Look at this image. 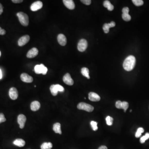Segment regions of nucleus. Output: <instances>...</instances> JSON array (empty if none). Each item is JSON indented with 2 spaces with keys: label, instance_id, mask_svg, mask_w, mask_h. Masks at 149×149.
Returning a JSON list of instances; mask_svg holds the SVG:
<instances>
[{
  "label": "nucleus",
  "instance_id": "1",
  "mask_svg": "<svg viewBox=\"0 0 149 149\" xmlns=\"http://www.w3.org/2000/svg\"><path fill=\"white\" fill-rule=\"evenodd\" d=\"M136 63V59L133 56L130 55L125 59L123 63V67L124 69L127 71H130L133 70Z\"/></svg>",
  "mask_w": 149,
  "mask_h": 149
},
{
  "label": "nucleus",
  "instance_id": "2",
  "mask_svg": "<svg viewBox=\"0 0 149 149\" xmlns=\"http://www.w3.org/2000/svg\"><path fill=\"white\" fill-rule=\"evenodd\" d=\"M17 16L18 17L19 21L24 26H28L29 23L28 16L23 12H20L17 13Z\"/></svg>",
  "mask_w": 149,
  "mask_h": 149
},
{
  "label": "nucleus",
  "instance_id": "3",
  "mask_svg": "<svg viewBox=\"0 0 149 149\" xmlns=\"http://www.w3.org/2000/svg\"><path fill=\"white\" fill-rule=\"evenodd\" d=\"M77 109L80 110H85L87 112H92L94 110V107L91 105L85 103L81 102L77 105Z\"/></svg>",
  "mask_w": 149,
  "mask_h": 149
},
{
  "label": "nucleus",
  "instance_id": "4",
  "mask_svg": "<svg viewBox=\"0 0 149 149\" xmlns=\"http://www.w3.org/2000/svg\"><path fill=\"white\" fill-rule=\"evenodd\" d=\"M34 71L35 73L37 74H42L45 75L47 74L48 71L47 68L44 65L41 64L37 65L34 67Z\"/></svg>",
  "mask_w": 149,
  "mask_h": 149
},
{
  "label": "nucleus",
  "instance_id": "5",
  "mask_svg": "<svg viewBox=\"0 0 149 149\" xmlns=\"http://www.w3.org/2000/svg\"><path fill=\"white\" fill-rule=\"evenodd\" d=\"M87 47V42L85 39H81L79 41L77 45V49L80 52L85 51Z\"/></svg>",
  "mask_w": 149,
  "mask_h": 149
},
{
  "label": "nucleus",
  "instance_id": "6",
  "mask_svg": "<svg viewBox=\"0 0 149 149\" xmlns=\"http://www.w3.org/2000/svg\"><path fill=\"white\" fill-rule=\"evenodd\" d=\"M42 7V2L41 1H37L33 3L31 5L30 9L32 11H36L39 10L41 9Z\"/></svg>",
  "mask_w": 149,
  "mask_h": 149
},
{
  "label": "nucleus",
  "instance_id": "7",
  "mask_svg": "<svg viewBox=\"0 0 149 149\" xmlns=\"http://www.w3.org/2000/svg\"><path fill=\"white\" fill-rule=\"evenodd\" d=\"M30 40V36L28 35H25L20 37L18 40V45L20 47H22L25 45Z\"/></svg>",
  "mask_w": 149,
  "mask_h": 149
},
{
  "label": "nucleus",
  "instance_id": "8",
  "mask_svg": "<svg viewBox=\"0 0 149 149\" xmlns=\"http://www.w3.org/2000/svg\"><path fill=\"white\" fill-rule=\"evenodd\" d=\"M26 116L23 114H20L17 117V122L20 125V128H23L26 121Z\"/></svg>",
  "mask_w": 149,
  "mask_h": 149
},
{
  "label": "nucleus",
  "instance_id": "9",
  "mask_svg": "<svg viewBox=\"0 0 149 149\" xmlns=\"http://www.w3.org/2000/svg\"><path fill=\"white\" fill-rule=\"evenodd\" d=\"M64 83L68 85H73L74 84V81L69 73H66L63 77Z\"/></svg>",
  "mask_w": 149,
  "mask_h": 149
},
{
  "label": "nucleus",
  "instance_id": "10",
  "mask_svg": "<svg viewBox=\"0 0 149 149\" xmlns=\"http://www.w3.org/2000/svg\"><path fill=\"white\" fill-rule=\"evenodd\" d=\"M9 94L10 98L13 100L17 99L18 97V91L15 87H11L10 89Z\"/></svg>",
  "mask_w": 149,
  "mask_h": 149
},
{
  "label": "nucleus",
  "instance_id": "11",
  "mask_svg": "<svg viewBox=\"0 0 149 149\" xmlns=\"http://www.w3.org/2000/svg\"><path fill=\"white\" fill-rule=\"evenodd\" d=\"M20 78L22 81L27 83H32L33 81V77L25 73H23L21 75Z\"/></svg>",
  "mask_w": 149,
  "mask_h": 149
},
{
  "label": "nucleus",
  "instance_id": "12",
  "mask_svg": "<svg viewBox=\"0 0 149 149\" xmlns=\"http://www.w3.org/2000/svg\"><path fill=\"white\" fill-rule=\"evenodd\" d=\"M39 51L36 48H33L32 49L28 51V52L27 54V57L28 58H33L34 57L37 56L38 55Z\"/></svg>",
  "mask_w": 149,
  "mask_h": 149
},
{
  "label": "nucleus",
  "instance_id": "13",
  "mask_svg": "<svg viewBox=\"0 0 149 149\" xmlns=\"http://www.w3.org/2000/svg\"><path fill=\"white\" fill-rule=\"evenodd\" d=\"M57 40H58V43L62 46H65L66 45V37L63 34H58L57 37Z\"/></svg>",
  "mask_w": 149,
  "mask_h": 149
},
{
  "label": "nucleus",
  "instance_id": "14",
  "mask_svg": "<svg viewBox=\"0 0 149 149\" xmlns=\"http://www.w3.org/2000/svg\"><path fill=\"white\" fill-rule=\"evenodd\" d=\"M64 5L68 9L70 10H73L75 7V4L74 1L72 0H64L63 1Z\"/></svg>",
  "mask_w": 149,
  "mask_h": 149
},
{
  "label": "nucleus",
  "instance_id": "15",
  "mask_svg": "<svg viewBox=\"0 0 149 149\" xmlns=\"http://www.w3.org/2000/svg\"><path fill=\"white\" fill-rule=\"evenodd\" d=\"M89 99L92 102H98L100 100V97L96 93L90 92L89 94Z\"/></svg>",
  "mask_w": 149,
  "mask_h": 149
},
{
  "label": "nucleus",
  "instance_id": "16",
  "mask_svg": "<svg viewBox=\"0 0 149 149\" xmlns=\"http://www.w3.org/2000/svg\"><path fill=\"white\" fill-rule=\"evenodd\" d=\"M116 23L112 21L111 23L109 24H104L103 27V29L105 33H108L109 30V28H113L115 26Z\"/></svg>",
  "mask_w": 149,
  "mask_h": 149
},
{
  "label": "nucleus",
  "instance_id": "17",
  "mask_svg": "<svg viewBox=\"0 0 149 149\" xmlns=\"http://www.w3.org/2000/svg\"><path fill=\"white\" fill-rule=\"evenodd\" d=\"M30 107L32 111H37L40 108V104L38 101H35L31 103Z\"/></svg>",
  "mask_w": 149,
  "mask_h": 149
},
{
  "label": "nucleus",
  "instance_id": "18",
  "mask_svg": "<svg viewBox=\"0 0 149 149\" xmlns=\"http://www.w3.org/2000/svg\"><path fill=\"white\" fill-rule=\"evenodd\" d=\"M53 130L56 133L62 134V131L61 130V125L59 123H55L53 126Z\"/></svg>",
  "mask_w": 149,
  "mask_h": 149
},
{
  "label": "nucleus",
  "instance_id": "19",
  "mask_svg": "<svg viewBox=\"0 0 149 149\" xmlns=\"http://www.w3.org/2000/svg\"><path fill=\"white\" fill-rule=\"evenodd\" d=\"M13 143L14 145L19 147H23L25 144L24 140L22 139H17L14 141Z\"/></svg>",
  "mask_w": 149,
  "mask_h": 149
},
{
  "label": "nucleus",
  "instance_id": "20",
  "mask_svg": "<svg viewBox=\"0 0 149 149\" xmlns=\"http://www.w3.org/2000/svg\"><path fill=\"white\" fill-rule=\"evenodd\" d=\"M104 7L107 8V9L109 11H112L114 9V6L111 4L110 1H105L103 3Z\"/></svg>",
  "mask_w": 149,
  "mask_h": 149
},
{
  "label": "nucleus",
  "instance_id": "21",
  "mask_svg": "<svg viewBox=\"0 0 149 149\" xmlns=\"http://www.w3.org/2000/svg\"><path fill=\"white\" fill-rule=\"evenodd\" d=\"M81 73L84 76L87 77V79H90V76L89 75V70L87 68H83L81 69Z\"/></svg>",
  "mask_w": 149,
  "mask_h": 149
},
{
  "label": "nucleus",
  "instance_id": "22",
  "mask_svg": "<svg viewBox=\"0 0 149 149\" xmlns=\"http://www.w3.org/2000/svg\"><path fill=\"white\" fill-rule=\"evenodd\" d=\"M53 145L51 143H44L41 146V149H51L52 148Z\"/></svg>",
  "mask_w": 149,
  "mask_h": 149
},
{
  "label": "nucleus",
  "instance_id": "23",
  "mask_svg": "<svg viewBox=\"0 0 149 149\" xmlns=\"http://www.w3.org/2000/svg\"><path fill=\"white\" fill-rule=\"evenodd\" d=\"M50 90L51 91V94L55 96L57 95L58 91L57 90L56 87H55V85H52L51 86V87H50Z\"/></svg>",
  "mask_w": 149,
  "mask_h": 149
},
{
  "label": "nucleus",
  "instance_id": "24",
  "mask_svg": "<svg viewBox=\"0 0 149 149\" xmlns=\"http://www.w3.org/2000/svg\"><path fill=\"white\" fill-rule=\"evenodd\" d=\"M122 17L124 20L126 21H129L131 20V16L129 15L128 13H123L122 15Z\"/></svg>",
  "mask_w": 149,
  "mask_h": 149
},
{
  "label": "nucleus",
  "instance_id": "25",
  "mask_svg": "<svg viewBox=\"0 0 149 149\" xmlns=\"http://www.w3.org/2000/svg\"><path fill=\"white\" fill-rule=\"evenodd\" d=\"M144 132V130L143 128H139L137 129V131L135 133V137H139L141 135V134Z\"/></svg>",
  "mask_w": 149,
  "mask_h": 149
},
{
  "label": "nucleus",
  "instance_id": "26",
  "mask_svg": "<svg viewBox=\"0 0 149 149\" xmlns=\"http://www.w3.org/2000/svg\"><path fill=\"white\" fill-rule=\"evenodd\" d=\"M148 139H149V133H146L144 136L141 137L140 139V142L141 143L143 144L145 143L146 140H148Z\"/></svg>",
  "mask_w": 149,
  "mask_h": 149
},
{
  "label": "nucleus",
  "instance_id": "27",
  "mask_svg": "<svg viewBox=\"0 0 149 149\" xmlns=\"http://www.w3.org/2000/svg\"><path fill=\"white\" fill-rule=\"evenodd\" d=\"M133 3L137 6H140L143 5L144 2L142 0H133Z\"/></svg>",
  "mask_w": 149,
  "mask_h": 149
},
{
  "label": "nucleus",
  "instance_id": "28",
  "mask_svg": "<svg viewBox=\"0 0 149 149\" xmlns=\"http://www.w3.org/2000/svg\"><path fill=\"white\" fill-rule=\"evenodd\" d=\"M106 122L108 126H111L113 124V118L111 117V116H107L106 118Z\"/></svg>",
  "mask_w": 149,
  "mask_h": 149
},
{
  "label": "nucleus",
  "instance_id": "29",
  "mask_svg": "<svg viewBox=\"0 0 149 149\" xmlns=\"http://www.w3.org/2000/svg\"><path fill=\"white\" fill-rule=\"evenodd\" d=\"M91 127L92 128V129L94 131H96L98 129V127H97V123L94 121H92L90 123Z\"/></svg>",
  "mask_w": 149,
  "mask_h": 149
},
{
  "label": "nucleus",
  "instance_id": "30",
  "mask_svg": "<svg viewBox=\"0 0 149 149\" xmlns=\"http://www.w3.org/2000/svg\"><path fill=\"white\" fill-rule=\"evenodd\" d=\"M129 107V104L126 102H122V109L124 110V112H126L127 109Z\"/></svg>",
  "mask_w": 149,
  "mask_h": 149
},
{
  "label": "nucleus",
  "instance_id": "31",
  "mask_svg": "<svg viewBox=\"0 0 149 149\" xmlns=\"http://www.w3.org/2000/svg\"><path fill=\"white\" fill-rule=\"evenodd\" d=\"M55 87L58 92L59 91L60 92H63L64 91V87L62 86V85H59V84L55 85Z\"/></svg>",
  "mask_w": 149,
  "mask_h": 149
},
{
  "label": "nucleus",
  "instance_id": "32",
  "mask_svg": "<svg viewBox=\"0 0 149 149\" xmlns=\"http://www.w3.org/2000/svg\"><path fill=\"white\" fill-rule=\"evenodd\" d=\"M116 107L118 109H122V102L121 101H118L116 103Z\"/></svg>",
  "mask_w": 149,
  "mask_h": 149
},
{
  "label": "nucleus",
  "instance_id": "33",
  "mask_svg": "<svg viewBox=\"0 0 149 149\" xmlns=\"http://www.w3.org/2000/svg\"><path fill=\"white\" fill-rule=\"evenodd\" d=\"M6 121V118L4 115L3 113H0V124Z\"/></svg>",
  "mask_w": 149,
  "mask_h": 149
},
{
  "label": "nucleus",
  "instance_id": "34",
  "mask_svg": "<svg viewBox=\"0 0 149 149\" xmlns=\"http://www.w3.org/2000/svg\"><path fill=\"white\" fill-rule=\"evenodd\" d=\"M82 2L86 5H90L91 3V0H81Z\"/></svg>",
  "mask_w": 149,
  "mask_h": 149
},
{
  "label": "nucleus",
  "instance_id": "35",
  "mask_svg": "<svg viewBox=\"0 0 149 149\" xmlns=\"http://www.w3.org/2000/svg\"><path fill=\"white\" fill-rule=\"evenodd\" d=\"M6 33V31L4 29L0 27V35H4Z\"/></svg>",
  "mask_w": 149,
  "mask_h": 149
},
{
  "label": "nucleus",
  "instance_id": "36",
  "mask_svg": "<svg viewBox=\"0 0 149 149\" xmlns=\"http://www.w3.org/2000/svg\"><path fill=\"white\" fill-rule=\"evenodd\" d=\"M129 9L128 7H125L122 9V13H129Z\"/></svg>",
  "mask_w": 149,
  "mask_h": 149
},
{
  "label": "nucleus",
  "instance_id": "37",
  "mask_svg": "<svg viewBox=\"0 0 149 149\" xmlns=\"http://www.w3.org/2000/svg\"><path fill=\"white\" fill-rule=\"evenodd\" d=\"M12 2L15 3H19L23 2L22 0H12Z\"/></svg>",
  "mask_w": 149,
  "mask_h": 149
},
{
  "label": "nucleus",
  "instance_id": "38",
  "mask_svg": "<svg viewBox=\"0 0 149 149\" xmlns=\"http://www.w3.org/2000/svg\"><path fill=\"white\" fill-rule=\"evenodd\" d=\"M3 12V7L1 3H0V15Z\"/></svg>",
  "mask_w": 149,
  "mask_h": 149
},
{
  "label": "nucleus",
  "instance_id": "39",
  "mask_svg": "<svg viewBox=\"0 0 149 149\" xmlns=\"http://www.w3.org/2000/svg\"><path fill=\"white\" fill-rule=\"evenodd\" d=\"M98 149H107V147L106 146H104V145H103V146H101V147H99V148H98Z\"/></svg>",
  "mask_w": 149,
  "mask_h": 149
},
{
  "label": "nucleus",
  "instance_id": "40",
  "mask_svg": "<svg viewBox=\"0 0 149 149\" xmlns=\"http://www.w3.org/2000/svg\"><path fill=\"white\" fill-rule=\"evenodd\" d=\"M2 77V73L1 70L0 69V79H1Z\"/></svg>",
  "mask_w": 149,
  "mask_h": 149
},
{
  "label": "nucleus",
  "instance_id": "41",
  "mask_svg": "<svg viewBox=\"0 0 149 149\" xmlns=\"http://www.w3.org/2000/svg\"><path fill=\"white\" fill-rule=\"evenodd\" d=\"M1 56V51H0V56Z\"/></svg>",
  "mask_w": 149,
  "mask_h": 149
},
{
  "label": "nucleus",
  "instance_id": "42",
  "mask_svg": "<svg viewBox=\"0 0 149 149\" xmlns=\"http://www.w3.org/2000/svg\"><path fill=\"white\" fill-rule=\"evenodd\" d=\"M132 111V110H130V112H131Z\"/></svg>",
  "mask_w": 149,
  "mask_h": 149
}]
</instances>
